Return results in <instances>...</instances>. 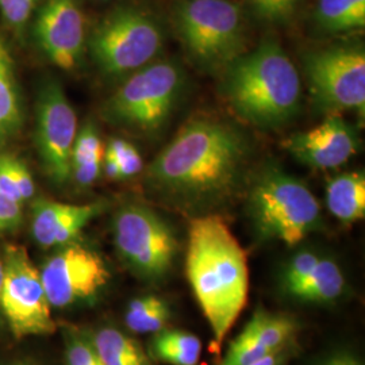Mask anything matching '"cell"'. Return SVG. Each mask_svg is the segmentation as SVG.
I'll list each match as a JSON object with an SVG mask.
<instances>
[{
  "mask_svg": "<svg viewBox=\"0 0 365 365\" xmlns=\"http://www.w3.org/2000/svg\"><path fill=\"white\" fill-rule=\"evenodd\" d=\"M250 156L245 134L229 122L194 118L184 123L146 170L153 192L185 207L229 197L244 179Z\"/></svg>",
  "mask_w": 365,
  "mask_h": 365,
  "instance_id": "1",
  "label": "cell"
},
{
  "mask_svg": "<svg viewBox=\"0 0 365 365\" xmlns=\"http://www.w3.org/2000/svg\"><path fill=\"white\" fill-rule=\"evenodd\" d=\"M345 289L346 282L339 264L331 259L321 257L310 274L287 295L304 303L329 304L339 299Z\"/></svg>",
  "mask_w": 365,
  "mask_h": 365,
  "instance_id": "17",
  "label": "cell"
},
{
  "mask_svg": "<svg viewBox=\"0 0 365 365\" xmlns=\"http://www.w3.org/2000/svg\"><path fill=\"white\" fill-rule=\"evenodd\" d=\"M66 365H103L90 339L71 331L66 339Z\"/></svg>",
  "mask_w": 365,
  "mask_h": 365,
  "instance_id": "28",
  "label": "cell"
},
{
  "mask_svg": "<svg viewBox=\"0 0 365 365\" xmlns=\"http://www.w3.org/2000/svg\"><path fill=\"white\" fill-rule=\"evenodd\" d=\"M103 209L102 203L68 205L37 199L33 203L31 233L41 248L66 247L75 242L83 229Z\"/></svg>",
  "mask_w": 365,
  "mask_h": 365,
  "instance_id": "15",
  "label": "cell"
},
{
  "mask_svg": "<svg viewBox=\"0 0 365 365\" xmlns=\"http://www.w3.org/2000/svg\"><path fill=\"white\" fill-rule=\"evenodd\" d=\"M150 356L170 365H197L202 354V341L195 334L164 329L150 341Z\"/></svg>",
  "mask_w": 365,
  "mask_h": 365,
  "instance_id": "20",
  "label": "cell"
},
{
  "mask_svg": "<svg viewBox=\"0 0 365 365\" xmlns=\"http://www.w3.org/2000/svg\"><path fill=\"white\" fill-rule=\"evenodd\" d=\"M34 33L41 51L54 66L64 71L78 66L84 52L86 30L76 0H45Z\"/></svg>",
  "mask_w": 365,
  "mask_h": 365,
  "instance_id": "13",
  "label": "cell"
},
{
  "mask_svg": "<svg viewBox=\"0 0 365 365\" xmlns=\"http://www.w3.org/2000/svg\"><path fill=\"white\" fill-rule=\"evenodd\" d=\"M222 93L242 120L260 129H277L299 111V72L282 46L267 39L222 72Z\"/></svg>",
  "mask_w": 365,
  "mask_h": 365,
  "instance_id": "3",
  "label": "cell"
},
{
  "mask_svg": "<svg viewBox=\"0 0 365 365\" xmlns=\"http://www.w3.org/2000/svg\"><path fill=\"white\" fill-rule=\"evenodd\" d=\"M185 274L220 352L249 294L248 255L220 215H200L190 223Z\"/></svg>",
  "mask_w": 365,
  "mask_h": 365,
  "instance_id": "2",
  "label": "cell"
},
{
  "mask_svg": "<svg viewBox=\"0 0 365 365\" xmlns=\"http://www.w3.org/2000/svg\"><path fill=\"white\" fill-rule=\"evenodd\" d=\"M321 256L313 250L303 249L294 255L287 261L284 271L282 274V288L288 294L294 287H297L300 282H303L310 272L313 271L314 267L319 261Z\"/></svg>",
  "mask_w": 365,
  "mask_h": 365,
  "instance_id": "26",
  "label": "cell"
},
{
  "mask_svg": "<svg viewBox=\"0 0 365 365\" xmlns=\"http://www.w3.org/2000/svg\"><path fill=\"white\" fill-rule=\"evenodd\" d=\"M103 158H95L88 163L80 164L78 167H73L71 170V176H73L75 182L81 187H88L96 182L103 170Z\"/></svg>",
  "mask_w": 365,
  "mask_h": 365,
  "instance_id": "32",
  "label": "cell"
},
{
  "mask_svg": "<svg viewBox=\"0 0 365 365\" xmlns=\"http://www.w3.org/2000/svg\"><path fill=\"white\" fill-rule=\"evenodd\" d=\"M321 365H363L352 353L339 352L327 357Z\"/></svg>",
  "mask_w": 365,
  "mask_h": 365,
  "instance_id": "33",
  "label": "cell"
},
{
  "mask_svg": "<svg viewBox=\"0 0 365 365\" xmlns=\"http://www.w3.org/2000/svg\"><path fill=\"white\" fill-rule=\"evenodd\" d=\"M163 48V33L150 15L122 7L95 27L90 39L92 60L107 76H125L152 63Z\"/></svg>",
  "mask_w": 365,
  "mask_h": 365,
  "instance_id": "7",
  "label": "cell"
},
{
  "mask_svg": "<svg viewBox=\"0 0 365 365\" xmlns=\"http://www.w3.org/2000/svg\"><path fill=\"white\" fill-rule=\"evenodd\" d=\"M1 286H3V259L0 257V294H1Z\"/></svg>",
  "mask_w": 365,
  "mask_h": 365,
  "instance_id": "35",
  "label": "cell"
},
{
  "mask_svg": "<svg viewBox=\"0 0 365 365\" xmlns=\"http://www.w3.org/2000/svg\"><path fill=\"white\" fill-rule=\"evenodd\" d=\"M315 19L331 34L351 33L365 27V0H318Z\"/></svg>",
  "mask_w": 365,
  "mask_h": 365,
  "instance_id": "21",
  "label": "cell"
},
{
  "mask_svg": "<svg viewBox=\"0 0 365 365\" xmlns=\"http://www.w3.org/2000/svg\"><path fill=\"white\" fill-rule=\"evenodd\" d=\"M185 75L178 63L163 60L129 75L106 102L111 122L144 133H156L168 120L182 99Z\"/></svg>",
  "mask_w": 365,
  "mask_h": 365,
  "instance_id": "6",
  "label": "cell"
},
{
  "mask_svg": "<svg viewBox=\"0 0 365 365\" xmlns=\"http://www.w3.org/2000/svg\"><path fill=\"white\" fill-rule=\"evenodd\" d=\"M11 365H30V364H25V363H18V364H11Z\"/></svg>",
  "mask_w": 365,
  "mask_h": 365,
  "instance_id": "36",
  "label": "cell"
},
{
  "mask_svg": "<svg viewBox=\"0 0 365 365\" xmlns=\"http://www.w3.org/2000/svg\"><path fill=\"white\" fill-rule=\"evenodd\" d=\"M255 14L269 24H286L299 6L300 0H248Z\"/></svg>",
  "mask_w": 365,
  "mask_h": 365,
  "instance_id": "27",
  "label": "cell"
},
{
  "mask_svg": "<svg viewBox=\"0 0 365 365\" xmlns=\"http://www.w3.org/2000/svg\"><path fill=\"white\" fill-rule=\"evenodd\" d=\"M170 319L167 300L157 295H144L131 300L125 314L126 327L137 334H156L167 327Z\"/></svg>",
  "mask_w": 365,
  "mask_h": 365,
  "instance_id": "23",
  "label": "cell"
},
{
  "mask_svg": "<svg viewBox=\"0 0 365 365\" xmlns=\"http://www.w3.org/2000/svg\"><path fill=\"white\" fill-rule=\"evenodd\" d=\"M39 272L51 306L58 309L95 298L110 280L102 256L75 242L53 255Z\"/></svg>",
  "mask_w": 365,
  "mask_h": 365,
  "instance_id": "12",
  "label": "cell"
},
{
  "mask_svg": "<svg viewBox=\"0 0 365 365\" xmlns=\"http://www.w3.org/2000/svg\"><path fill=\"white\" fill-rule=\"evenodd\" d=\"M284 148L304 165L314 170H331L356 155L359 140L356 130L344 118L330 114L317 128L288 137Z\"/></svg>",
  "mask_w": 365,
  "mask_h": 365,
  "instance_id": "14",
  "label": "cell"
},
{
  "mask_svg": "<svg viewBox=\"0 0 365 365\" xmlns=\"http://www.w3.org/2000/svg\"><path fill=\"white\" fill-rule=\"evenodd\" d=\"M288 349L279 351V352L271 353L260 360L249 365H286L287 364Z\"/></svg>",
  "mask_w": 365,
  "mask_h": 365,
  "instance_id": "34",
  "label": "cell"
},
{
  "mask_svg": "<svg viewBox=\"0 0 365 365\" xmlns=\"http://www.w3.org/2000/svg\"><path fill=\"white\" fill-rule=\"evenodd\" d=\"M22 221V203L0 192V233L16 229Z\"/></svg>",
  "mask_w": 365,
  "mask_h": 365,
  "instance_id": "31",
  "label": "cell"
},
{
  "mask_svg": "<svg viewBox=\"0 0 365 365\" xmlns=\"http://www.w3.org/2000/svg\"><path fill=\"white\" fill-rule=\"evenodd\" d=\"M36 113V144L39 160L53 182L64 184L71 179L78 117L57 80L46 81L39 90Z\"/></svg>",
  "mask_w": 365,
  "mask_h": 365,
  "instance_id": "11",
  "label": "cell"
},
{
  "mask_svg": "<svg viewBox=\"0 0 365 365\" xmlns=\"http://www.w3.org/2000/svg\"><path fill=\"white\" fill-rule=\"evenodd\" d=\"M91 341L103 365H153L140 342L115 327L96 330Z\"/></svg>",
  "mask_w": 365,
  "mask_h": 365,
  "instance_id": "18",
  "label": "cell"
},
{
  "mask_svg": "<svg viewBox=\"0 0 365 365\" xmlns=\"http://www.w3.org/2000/svg\"><path fill=\"white\" fill-rule=\"evenodd\" d=\"M248 211L261 240L295 247L322 226V211L312 190L298 178L269 165L253 179Z\"/></svg>",
  "mask_w": 365,
  "mask_h": 365,
  "instance_id": "4",
  "label": "cell"
},
{
  "mask_svg": "<svg viewBox=\"0 0 365 365\" xmlns=\"http://www.w3.org/2000/svg\"><path fill=\"white\" fill-rule=\"evenodd\" d=\"M101 157H105V148L101 141V137L92 123H86L83 129L78 131L72 148L71 170L73 167Z\"/></svg>",
  "mask_w": 365,
  "mask_h": 365,
  "instance_id": "25",
  "label": "cell"
},
{
  "mask_svg": "<svg viewBox=\"0 0 365 365\" xmlns=\"http://www.w3.org/2000/svg\"><path fill=\"white\" fill-rule=\"evenodd\" d=\"M22 126L13 56L0 38V141L16 134Z\"/></svg>",
  "mask_w": 365,
  "mask_h": 365,
  "instance_id": "19",
  "label": "cell"
},
{
  "mask_svg": "<svg viewBox=\"0 0 365 365\" xmlns=\"http://www.w3.org/2000/svg\"><path fill=\"white\" fill-rule=\"evenodd\" d=\"M173 25L191 63L211 75L247 52L244 14L233 0H180Z\"/></svg>",
  "mask_w": 365,
  "mask_h": 365,
  "instance_id": "5",
  "label": "cell"
},
{
  "mask_svg": "<svg viewBox=\"0 0 365 365\" xmlns=\"http://www.w3.org/2000/svg\"><path fill=\"white\" fill-rule=\"evenodd\" d=\"M6 158H7V165L13 175L14 182L18 188L21 199L22 202H26L29 199H31L36 192V184L33 180V176L27 170L26 165L18 158L9 155H6Z\"/></svg>",
  "mask_w": 365,
  "mask_h": 365,
  "instance_id": "30",
  "label": "cell"
},
{
  "mask_svg": "<svg viewBox=\"0 0 365 365\" xmlns=\"http://www.w3.org/2000/svg\"><path fill=\"white\" fill-rule=\"evenodd\" d=\"M3 259L0 310L15 339L51 336L56 331L52 306L41 280L38 268L26 249L7 245Z\"/></svg>",
  "mask_w": 365,
  "mask_h": 365,
  "instance_id": "10",
  "label": "cell"
},
{
  "mask_svg": "<svg viewBox=\"0 0 365 365\" xmlns=\"http://www.w3.org/2000/svg\"><path fill=\"white\" fill-rule=\"evenodd\" d=\"M327 205L330 214L342 223H353L365 217L364 172H345L327 184Z\"/></svg>",
  "mask_w": 365,
  "mask_h": 365,
  "instance_id": "16",
  "label": "cell"
},
{
  "mask_svg": "<svg viewBox=\"0 0 365 365\" xmlns=\"http://www.w3.org/2000/svg\"><path fill=\"white\" fill-rule=\"evenodd\" d=\"M302 63L317 108L329 115L345 110L364 114L365 52L361 46L337 45L306 53Z\"/></svg>",
  "mask_w": 365,
  "mask_h": 365,
  "instance_id": "9",
  "label": "cell"
},
{
  "mask_svg": "<svg viewBox=\"0 0 365 365\" xmlns=\"http://www.w3.org/2000/svg\"><path fill=\"white\" fill-rule=\"evenodd\" d=\"M118 253L131 272L146 282H160L170 274L179 244L167 221L144 205L130 203L114 218Z\"/></svg>",
  "mask_w": 365,
  "mask_h": 365,
  "instance_id": "8",
  "label": "cell"
},
{
  "mask_svg": "<svg viewBox=\"0 0 365 365\" xmlns=\"http://www.w3.org/2000/svg\"><path fill=\"white\" fill-rule=\"evenodd\" d=\"M105 156L115 160L120 170V179H129L144 170V163L138 150L134 145L114 138L111 140L105 149Z\"/></svg>",
  "mask_w": 365,
  "mask_h": 365,
  "instance_id": "24",
  "label": "cell"
},
{
  "mask_svg": "<svg viewBox=\"0 0 365 365\" xmlns=\"http://www.w3.org/2000/svg\"><path fill=\"white\" fill-rule=\"evenodd\" d=\"M38 0H0V10L13 27H22L30 18Z\"/></svg>",
  "mask_w": 365,
  "mask_h": 365,
  "instance_id": "29",
  "label": "cell"
},
{
  "mask_svg": "<svg viewBox=\"0 0 365 365\" xmlns=\"http://www.w3.org/2000/svg\"><path fill=\"white\" fill-rule=\"evenodd\" d=\"M245 329L269 352L288 349L295 342L298 331L297 322L292 318L265 310H256Z\"/></svg>",
  "mask_w": 365,
  "mask_h": 365,
  "instance_id": "22",
  "label": "cell"
}]
</instances>
